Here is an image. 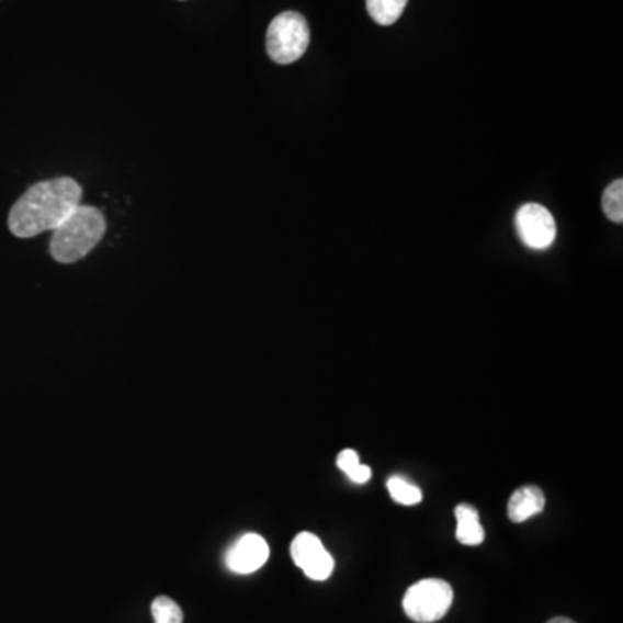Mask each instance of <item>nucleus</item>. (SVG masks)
<instances>
[{
	"instance_id": "f257e3e1",
	"label": "nucleus",
	"mask_w": 623,
	"mask_h": 623,
	"mask_svg": "<svg viewBox=\"0 0 623 623\" xmlns=\"http://www.w3.org/2000/svg\"><path fill=\"white\" fill-rule=\"evenodd\" d=\"M82 205V188L70 177L32 185L9 212V230L16 238L53 233Z\"/></svg>"
},
{
	"instance_id": "f03ea898",
	"label": "nucleus",
	"mask_w": 623,
	"mask_h": 623,
	"mask_svg": "<svg viewBox=\"0 0 623 623\" xmlns=\"http://www.w3.org/2000/svg\"><path fill=\"white\" fill-rule=\"evenodd\" d=\"M106 233V220L95 206H77L73 214L53 230L50 254L59 263H75L91 253Z\"/></svg>"
},
{
	"instance_id": "7ed1b4c3",
	"label": "nucleus",
	"mask_w": 623,
	"mask_h": 623,
	"mask_svg": "<svg viewBox=\"0 0 623 623\" xmlns=\"http://www.w3.org/2000/svg\"><path fill=\"white\" fill-rule=\"evenodd\" d=\"M267 54L277 65H292L304 56L310 44L307 20L295 11H286L272 20L267 30Z\"/></svg>"
},
{
	"instance_id": "20e7f679",
	"label": "nucleus",
	"mask_w": 623,
	"mask_h": 623,
	"mask_svg": "<svg viewBox=\"0 0 623 623\" xmlns=\"http://www.w3.org/2000/svg\"><path fill=\"white\" fill-rule=\"evenodd\" d=\"M454 591L451 584L442 578H424L407 589L404 596V611L418 623H433L442 620L451 610Z\"/></svg>"
},
{
	"instance_id": "39448f33",
	"label": "nucleus",
	"mask_w": 623,
	"mask_h": 623,
	"mask_svg": "<svg viewBox=\"0 0 623 623\" xmlns=\"http://www.w3.org/2000/svg\"><path fill=\"white\" fill-rule=\"evenodd\" d=\"M517 230L521 241L532 250H545L556 239V222L545 206L529 203L517 212Z\"/></svg>"
},
{
	"instance_id": "423d86ee",
	"label": "nucleus",
	"mask_w": 623,
	"mask_h": 623,
	"mask_svg": "<svg viewBox=\"0 0 623 623\" xmlns=\"http://www.w3.org/2000/svg\"><path fill=\"white\" fill-rule=\"evenodd\" d=\"M292 558L308 578L317 582L328 580L335 570V559L331 554L326 551L320 539L310 532L296 535L292 544Z\"/></svg>"
},
{
	"instance_id": "0eeeda50",
	"label": "nucleus",
	"mask_w": 623,
	"mask_h": 623,
	"mask_svg": "<svg viewBox=\"0 0 623 623\" xmlns=\"http://www.w3.org/2000/svg\"><path fill=\"white\" fill-rule=\"evenodd\" d=\"M269 554L271 550L262 535L247 533L230 545L226 553V566L233 574H253L265 565Z\"/></svg>"
},
{
	"instance_id": "6e6552de",
	"label": "nucleus",
	"mask_w": 623,
	"mask_h": 623,
	"mask_svg": "<svg viewBox=\"0 0 623 623\" xmlns=\"http://www.w3.org/2000/svg\"><path fill=\"white\" fill-rule=\"evenodd\" d=\"M545 496L535 485L518 488L508 502V517L513 523H523L535 514L542 513Z\"/></svg>"
},
{
	"instance_id": "1a4fd4ad",
	"label": "nucleus",
	"mask_w": 623,
	"mask_h": 623,
	"mask_svg": "<svg viewBox=\"0 0 623 623\" xmlns=\"http://www.w3.org/2000/svg\"><path fill=\"white\" fill-rule=\"evenodd\" d=\"M455 537L464 545H480L485 539V530L480 523L478 509L469 505H460L455 508Z\"/></svg>"
},
{
	"instance_id": "9d476101",
	"label": "nucleus",
	"mask_w": 623,
	"mask_h": 623,
	"mask_svg": "<svg viewBox=\"0 0 623 623\" xmlns=\"http://www.w3.org/2000/svg\"><path fill=\"white\" fill-rule=\"evenodd\" d=\"M409 0H365V8L377 25H394L403 16Z\"/></svg>"
},
{
	"instance_id": "9b49d317",
	"label": "nucleus",
	"mask_w": 623,
	"mask_h": 623,
	"mask_svg": "<svg viewBox=\"0 0 623 623\" xmlns=\"http://www.w3.org/2000/svg\"><path fill=\"white\" fill-rule=\"evenodd\" d=\"M337 464L341 472L349 476L350 480L355 482V484H365L371 478V467L361 464L358 452L352 451V449L340 452Z\"/></svg>"
},
{
	"instance_id": "f8f14e48",
	"label": "nucleus",
	"mask_w": 623,
	"mask_h": 623,
	"mask_svg": "<svg viewBox=\"0 0 623 623\" xmlns=\"http://www.w3.org/2000/svg\"><path fill=\"white\" fill-rule=\"evenodd\" d=\"M388 492L398 505L416 506L422 500V492L416 485L409 484L400 476H392L388 480Z\"/></svg>"
},
{
	"instance_id": "ddd939ff",
	"label": "nucleus",
	"mask_w": 623,
	"mask_h": 623,
	"mask_svg": "<svg viewBox=\"0 0 623 623\" xmlns=\"http://www.w3.org/2000/svg\"><path fill=\"white\" fill-rule=\"evenodd\" d=\"M603 212L611 222H623V181L611 182L603 194Z\"/></svg>"
},
{
	"instance_id": "4468645a",
	"label": "nucleus",
	"mask_w": 623,
	"mask_h": 623,
	"mask_svg": "<svg viewBox=\"0 0 623 623\" xmlns=\"http://www.w3.org/2000/svg\"><path fill=\"white\" fill-rule=\"evenodd\" d=\"M151 613L155 623H182L184 620L181 607L167 596H160L152 601Z\"/></svg>"
},
{
	"instance_id": "2eb2a0df",
	"label": "nucleus",
	"mask_w": 623,
	"mask_h": 623,
	"mask_svg": "<svg viewBox=\"0 0 623 623\" xmlns=\"http://www.w3.org/2000/svg\"><path fill=\"white\" fill-rule=\"evenodd\" d=\"M547 623H575L574 620L565 619V616H556V619L550 620Z\"/></svg>"
}]
</instances>
